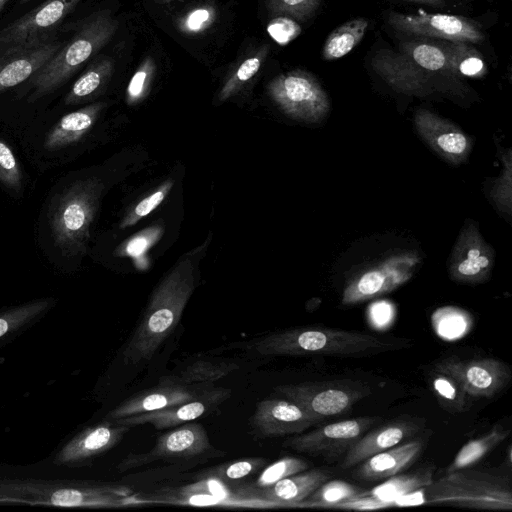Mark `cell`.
Returning <instances> with one entry per match:
<instances>
[{"label":"cell","instance_id":"1","mask_svg":"<svg viewBox=\"0 0 512 512\" xmlns=\"http://www.w3.org/2000/svg\"><path fill=\"white\" fill-rule=\"evenodd\" d=\"M209 240L182 256L157 285L124 348L126 363L149 361L175 329L196 288L198 264Z\"/></svg>","mask_w":512,"mask_h":512},{"label":"cell","instance_id":"2","mask_svg":"<svg viewBox=\"0 0 512 512\" xmlns=\"http://www.w3.org/2000/svg\"><path fill=\"white\" fill-rule=\"evenodd\" d=\"M371 67L390 87L405 94L424 96L464 88L444 40L415 39L403 42L397 51L379 50Z\"/></svg>","mask_w":512,"mask_h":512},{"label":"cell","instance_id":"3","mask_svg":"<svg viewBox=\"0 0 512 512\" xmlns=\"http://www.w3.org/2000/svg\"><path fill=\"white\" fill-rule=\"evenodd\" d=\"M264 356L332 355L360 357L407 346V341L323 327H299L274 332L245 345Z\"/></svg>","mask_w":512,"mask_h":512},{"label":"cell","instance_id":"4","mask_svg":"<svg viewBox=\"0 0 512 512\" xmlns=\"http://www.w3.org/2000/svg\"><path fill=\"white\" fill-rule=\"evenodd\" d=\"M118 21L110 10L90 15L79 30L64 42L58 52L31 78L33 91L29 100H36L63 85L113 37Z\"/></svg>","mask_w":512,"mask_h":512},{"label":"cell","instance_id":"5","mask_svg":"<svg viewBox=\"0 0 512 512\" xmlns=\"http://www.w3.org/2000/svg\"><path fill=\"white\" fill-rule=\"evenodd\" d=\"M104 185L97 178L73 183L52 205L50 224L55 246L63 255L84 253L90 226L97 212Z\"/></svg>","mask_w":512,"mask_h":512},{"label":"cell","instance_id":"6","mask_svg":"<svg viewBox=\"0 0 512 512\" xmlns=\"http://www.w3.org/2000/svg\"><path fill=\"white\" fill-rule=\"evenodd\" d=\"M423 502L481 510H512L508 481L483 471L457 470L433 480L423 489Z\"/></svg>","mask_w":512,"mask_h":512},{"label":"cell","instance_id":"7","mask_svg":"<svg viewBox=\"0 0 512 512\" xmlns=\"http://www.w3.org/2000/svg\"><path fill=\"white\" fill-rule=\"evenodd\" d=\"M224 454L211 445L205 428L191 421L159 436L150 451L129 454L120 462L118 469L126 471L155 461L180 465L198 464Z\"/></svg>","mask_w":512,"mask_h":512},{"label":"cell","instance_id":"8","mask_svg":"<svg viewBox=\"0 0 512 512\" xmlns=\"http://www.w3.org/2000/svg\"><path fill=\"white\" fill-rule=\"evenodd\" d=\"M274 390L320 422L348 412L355 403L371 394L367 385L347 379L286 384Z\"/></svg>","mask_w":512,"mask_h":512},{"label":"cell","instance_id":"9","mask_svg":"<svg viewBox=\"0 0 512 512\" xmlns=\"http://www.w3.org/2000/svg\"><path fill=\"white\" fill-rule=\"evenodd\" d=\"M270 98L288 117L307 123H318L330 109L327 93L317 78L295 69L273 78L267 86Z\"/></svg>","mask_w":512,"mask_h":512},{"label":"cell","instance_id":"10","mask_svg":"<svg viewBox=\"0 0 512 512\" xmlns=\"http://www.w3.org/2000/svg\"><path fill=\"white\" fill-rule=\"evenodd\" d=\"M419 263L420 257L415 252L387 257L352 279L343 291L341 303L354 305L395 290L412 277Z\"/></svg>","mask_w":512,"mask_h":512},{"label":"cell","instance_id":"11","mask_svg":"<svg viewBox=\"0 0 512 512\" xmlns=\"http://www.w3.org/2000/svg\"><path fill=\"white\" fill-rule=\"evenodd\" d=\"M378 420L376 417H358L338 421L288 438L284 441L283 447L334 460L346 453Z\"/></svg>","mask_w":512,"mask_h":512},{"label":"cell","instance_id":"12","mask_svg":"<svg viewBox=\"0 0 512 512\" xmlns=\"http://www.w3.org/2000/svg\"><path fill=\"white\" fill-rule=\"evenodd\" d=\"M81 0H47L0 30V53L52 38Z\"/></svg>","mask_w":512,"mask_h":512},{"label":"cell","instance_id":"13","mask_svg":"<svg viewBox=\"0 0 512 512\" xmlns=\"http://www.w3.org/2000/svg\"><path fill=\"white\" fill-rule=\"evenodd\" d=\"M389 24L396 30L424 37L452 42L480 43L484 34L472 19L460 15L426 13L403 14L393 12Z\"/></svg>","mask_w":512,"mask_h":512},{"label":"cell","instance_id":"14","mask_svg":"<svg viewBox=\"0 0 512 512\" xmlns=\"http://www.w3.org/2000/svg\"><path fill=\"white\" fill-rule=\"evenodd\" d=\"M435 371L454 378L474 397L490 398L511 380L510 367L494 358L461 359L451 356L435 364Z\"/></svg>","mask_w":512,"mask_h":512},{"label":"cell","instance_id":"15","mask_svg":"<svg viewBox=\"0 0 512 512\" xmlns=\"http://www.w3.org/2000/svg\"><path fill=\"white\" fill-rule=\"evenodd\" d=\"M319 422L288 399H264L257 403L249 427L255 438L265 439L301 434Z\"/></svg>","mask_w":512,"mask_h":512},{"label":"cell","instance_id":"16","mask_svg":"<svg viewBox=\"0 0 512 512\" xmlns=\"http://www.w3.org/2000/svg\"><path fill=\"white\" fill-rule=\"evenodd\" d=\"M494 253L473 222L463 226L449 259L450 277L461 283H480L488 279Z\"/></svg>","mask_w":512,"mask_h":512},{"label":"cell","instance_id":"17","mask_svg":"<svg viewBox=\"0 0 512 512\" xmlns=\"http://www.w3.org/2000/svg\"><path fill=\"white\" fill-rule=\"evenodd\" d=\"M230 395L229 389L206 387L198 396L184 403L114 421L130 428L143 424H150L157 430L173 428L210 413Z\"/></svg>","mask_w":512,"mask_h":512},{"label":"cell","instance_id":"18","mask_svg":"<svg viewBox=\"0 0 512 512\" xmlns=\"http://www.w3.org/2000/svg\"><path fill=\"white\" fill-rule=\"evenodd\" d=\"M129 429L114 420L86 428L61 448L55 463L70 467L85 465L117 445Z\"/></svg>","mask_w":512,"mask_h":512},{"label":"cell","instance_id":"19","mask_svg":"<svg viewBox=\"0 0 512 512\" xmlns=\"http://www.w3.org/2000/svg\"><path fill=\"white\" fill-rule=\"evenodd\" d=\"M205 384L185 385L167 377L157 386L143 390L120 403L107 415L118 420L184 403L198 396Z\"/></svg>","mask_w":512,"mask_h":512},{"label":"cell","instance_id":"20","mask_svg":"<svg viewBox=\"0 0 512 512\" xmlns=\"http://www.w3.org/2000/svg\"><path fill=\"white\" fill-rule=\"evenodd\" d=\"M414 123L418 134L440 157L452 164L466 160L472 143L457 125L427 109L416 111Z\"/></svg>","mask_w":512,"mask_h":512},{"label":"cell","instance_id":"21","mask_svg":"<svg viewBox=\"0 0 512 512\" xmlns=\"http://www.w3.org/2000/svg\"><path fill=\"white\" fill-rule=\"evenodd\" d=\"M63 44L52 37L0 53V93L32 78Z\"/></svg>","mask_w":512,"mask_h":512},{"label":"cell","instance_id":"22","mask_svg":"<svg viewBox=\"0 0 512 512\" xmlns=\"http://www.w3.org/2000/svg\"><path fill=\"white\" fill-rule=\"evenodd\" d=\"M418 430L417 421L396 420L365 433L345 453L341 467L351 468L377 453L400 444Z\"/></svg>","mask_w":512,"mask_h":512},{"label":"cell","instance_id":"23","mask_svg":"<svg viewBox=\"0 0 512 512\" xmlns=\"http://www.w3.org/2000/svg\"><path fill=\"white\" fill-rule=\"evenodd\" d=\"M423 449L421 440L398 444L361 462L353 477L368 482H379L403 472L419 457Z\"/></svg>","mask_w":512,"mask_h":512},{"label":"cell","instance_id":"24","mask_svg":"<svg viewBox=\"0 0 512 512\" xmlns=\"http://www.w3.org/2000/svg\"><path fill=\"white\" fill-rule=\"evenodd\" d=\"M330 474L323 469H312L283 478L264 488H253L248 495L277 505L302 504L322 483L329 480Z\"/></svg>","mask_w":512,"mask_h":512},{"label":"cell","instance_id":"25","mask_svg":"<svg viewBox=\"0 0 512 512\" xmlns=\"http://www.w3.org/2000/svg\"><path fill=\"white\" fill-rule=\"evenodd\" d=\"M104 106L93 103L64 115L47 133L44 148L55 151L78 142L91 130Z\"/></svg>","mask_w":512,"mask_h":512},{"label":"cell","instance_id":"26","mask_svg":"<svg viewBox=\"0 0 512 512\" xmlns=\"http://www.w3.org/2000/svg\"><path fill=\"white\" fill-rule=\"evenodd\" d=\"M432 481L433 467H422L410 473L401 472L391 476L372 490L363 491L362 494L396 505L399 499L426 488Z\"/></svg>","mask_w":512,"mask_h":512},{"label":"cell","instance_id":"27","mask_svg":"<svg viewBox=\"0 0 512 512\" xmlns=\"http://www.w3.org/2000/svg\"><path fill=\"white\" fill-rule=\"evenodd\" d=\"M56 303L54 298H43L0 311V342L8 340L32 326Z\"/></svg>","mask_w":512,"mask_h":512},{"label":"cell","instance_id":"28","mask_svg":"<svg viewBox=\"0 0 512 512\" xmlns=\"http://www.w3.org/2000/svg\"><path fill=\"white\" fill-rule=\"evenodd\" d=\"M368 25L366 19L357 18L349 20L334 29L324 43L323 58L331 61L347 55L361 42Z\"/></svg>","mask_w":512,"mask_h":512},{"label":"cell","instance_id":"29","mask_svg":"<svg viewBox=\"0 0 512 512\" xmlns=\"http://www.w3.org/2000/svg\"><path fill=\"white\" fill-rule=\"evenodd\" d=\"M113 72V62L109 58H102L94 62L74 82L65 96L66 105H75L94 96L104 87Z\"/></svg>","mask_w":512,"mask_h":512},{"label":"cell","instance_id":"30","mask_svg":"<svg viewBox=\"0 0 512 512\" xmlns=\"http://www.w3.org/2000/svg\"><path fill=\"white\" fill-rule=\"evenodd\" d=\"M509 435V430L495 425L485 435L467 442L446 468V473L466 469L481 460L489 451L499 445Z\"/></svg>","mask_w":512,"mask_h":512},{"label":"cell","instance_id":"31","mask_svg":"<svg viewBox=\"0 0 512 512\" xmlns=\"http://www.w3.org/2000/svg\"><path fill=\"white\" fill-rule=\"evenodd\" d=\"M237 369L230 361L196 360L171 378L185 385L211 384Z\"/></svg>","mask_w":512,"mask_h":512},{"label":"cell","instance_id":"32","mask_svg":"<svg viewBox=\"0 0 512 512\" xmlns=\"http://www.w3.org/2000/svg\"><path fill=\"white\" fill-rule=\"evenodd\" d=\"M450 62L461 77L481 78L488 72L483 55L467 42L445 41Z\"/></svg>","mask_w":512,"mask_h":512},{"label":"cell","instance_id":"33","mask_svg":"<svg viewBox=\"0 0 512 512\" xmlns=\"http://www.w3.org/2000/svg\"><path fill=\"white\" fill-rule=\"evenodd\" d=\"M362 492L360 487L348 482L327 480L302 502V506L334 508L342 502L359 497Z\"/></svg>","mask_w":512,"mask_h":512},{"label":"cell","instance_id":"34","mask_svg":"<svg viewBox=\"0 0 512 512\" xmlns=\"http://www.w3.org/2000/svg\"><path fill=\"white\" fill-rule=\"evenodd\" d=\"M267 464L263 457H248L210 468L200 476L221 482H236L248 478L260 471Z\"/></svg>","mask_w":512,"mask_h":512},{"label":"cell","instance_id":"35","mask_svg":"<svg viewBox=\"0 0 512 512\" xmlns=\"http://www.w3.org/2000/svg\"><path fill=\"white\" fill-rule=\"evenodd\" d=\"M432 389L440 404L453 412L464 411L467 405L462 386L451 376L437 372L431 379Z\"/></svg>","mask_w":512,"mask_h":512},{"label":"cell","instance_id":"36","mask_svg":"<svg viewBox=\"0 0 512 512\" xmlns=\"http://www.w3.org/2000/svg\"><path fill=\"white\" fill-rule=\"evenodd\" d=\"M268 49L264 47L259 50L255 55L246 58L238 66L235 72L224 83L220 93L219 100L225 101L235 94L240 88L252 79L259 71L263 60L267 55Z\"/></svg>","mask_w":512,"mask_h":512},{"label":"cell","instance_id":"37","mask_svg":"<svg viewBox=\"0 0 512 512\" xmlns=\"http://www.w3.org/2000/svg\"><path fill=\"white\" fill-rule=\"evenodd\" d=\"M306 461L296 457H284L267 466L255 481V488H264L288 476L305 471Z\"/></svg>","mask_w":512,"mask_h":512},{"label":"cell","instance_id":"38","mask_svg":"<svg viewBox=\"0 0 512 512\" xmlns=\"http://www.w3.org/2000/svg\"><path fill=\"white\" fill-rule=\"evenodd\" d=\"M155 69V62L151 57L142 61L127 86L126 101L129 105L141 102L149 94Z\"/></svg>","mask_w":512,"mask_h":512},{"label":"cell","instance_id":"39","mask_svg":"<svg viewBox=\"0 0 512 512\" xmlns=\"http://www.w3.org/2000/svg\"><path fill=\"white\" fill-rule=\"evenodd\" d=\"M267 9L275 16H287L305 21L314 15L321 0H264Z\"/></svg>","mask_w":512,"mask_h":512},{"label":"cell","instance_id":"40","mask_svg":"<svg viewBox=\"0 0 512 512\" xmlns=\"http://www.w3.org/2000/svg\"><path fill=\"white\" fill-rule=\"evenodd\" d=\"M173 183L172 180L164 182L156 190L139 201L122 219L120 228L125 229L136 224L140 219L155 210L166 198L172 189Z\"/></svg>","mask_w":512,"mask_h":512},{"label":"cell","instance_id":"41","mask_svg":"<svg viewBox=\"0 0 512 512\" xmlns=\"http://www.w3.org/2000/svg\"><path fill=\"white\" fill-rule=\"evenodd\" d=\"M163 228L159 226L146 228L122 243L115 251L117 256L138 257L152 247L162 236Z\"/></svg>","mask_w":512,"mask_h":512},{"label":"cell","instance_id":"42","mask_svg":"<svg viewBox=\"0 0 512 512\" xmlns=\"http://www.w3.org/2000/svg\"><path fill=\"white\" fill-rule=\"evenodd\" d=\"M0 181L8 188L19 190L22 172L10 146L0 138Z\"/></svg>","mask_w":512,"mask_h":512},{"label":"cell","instance_id":"43","mask_svg":"<svg viewBox=\"0 0 512 512\" xmlns=\"http://www.w3.org/2000/svg\"><path fill=\"white\" fill-rule=\"evenodd\" d=\"M216 17L215 9L211 6H200L189 11L180 19L179 29L187 34H198L208 29Z\"/></svg>","mask_w":512,"mask_h":512},{"label":"cell","instance_id":"44","mask_svg":"<svg viewBox=\"0 0 512 512\" xmlns=\"http://www.w3.org/2000/svg\"><path fill=\"white\" fill-rule=\"evenodd\" d=\"M267 32L275 42L286 45L301 33V27L290 17L276 16L268 23Z\"/></svg>","mask_w":512,"mask_h":512},{"label":"cell","instance_id":"45","mask_svg":"<svg viewBox=\"0 0 512 512\" xmlns=\"http://www.w3.org/2000/svg\"><path fill=\"white\" fill-rule=\"evenodd\" d=\"M363 493V492H362ZM394 506L393 503L361 494L359 497L342 502L334 508L346 510H374Z\"/></svg>","mask_w":512,"mask_h":512},{"label":"cell","instance_id":"46","mask_svg":"<svg viewBox=\"0 0 512 512\" xmlns=\"http://www.w3.org/2000/svg\"><path fill=\"white\" fill-rule=\"evenodd\" d=\"M506 171L502 174L500 181L495 184L494 190L492 192V197L495 203L498 205L499 209L502 211L510 213L511 210V199L508 198L505 194V184L511 181V156L510 150L507 155V163L505 164Z\"/></svg>","mask_w":512,"mask_h":512},{"label":"cell","instance_id":"47","mask_svg":"<svg viewBox=\"0 0 512 512\" xmlns=\"http://www.w3.org/2000/svg\"><path fill=\"white\" fill-rule=\"evenodd\" d=\"M403 1L427 4V5H432V6H440L444 2V0H403Z\"/></svg>","mask_w":512,"mask_h":512},{"label":"cell","instance_id":"48","mask_svg":"<svg viewBox=\"0 0 512 512\" xmlns=\"http://www.w3.org/2000/svg\"><path fill=\"white\" fill-rule=\"evenodd\" d=\"M6 2H7V0H0V12L3 9Z\"/></svg>","mask_w":512,"mask_h":512},{"label":"cell","instance_id":"49","mask_svg":"<svg viewBox=\"0 0 512 512\" xmlns=\"http://www.w3.org/2000/svg\"><path fill=\"white\" fill-rule=\"evenodd\" d=\"M155 1L160 2V3H169L173 0H155Z\"/></svg>","mask_w":512,"mask_h":512},{"label":"cell","instance_id":"50","mask_svg":"<svg viewBox=\"0 0 512 512\" xmlns=\"http://www.w3.org/2000/svg\"><path fill=\"white\" fill-rule=\"evenodd\" d=\"M29 1H31V0H21V3H27Z\"/></svg>","mask_w":512,"mask_h":512}]
</instances>
